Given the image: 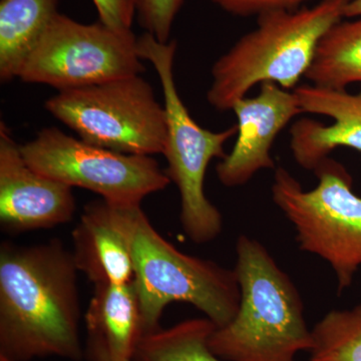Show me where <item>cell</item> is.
Masks as SVG:
<instances>
[{"label": "cell", "instance_id": "6da1fadb", "mask_svg": "<svg viewBox=\"0 0 361 361\" xmlns=\"http://www.w3.org/2000/svg\"><path fill=\"white\" fill-rule=\"evenodd\" d=\"M78 270L59 240L0 247V355L82 361Z\"/></svg>", "mask_w": 361, "mask_h": 361}, {"label": "cell", "instance_id": "7a4b0ae2", "mask_svg": "<svg viewBox=\"0 0 361 361\" xmlns=\"http://www.w3.org/2000/svg\"><path fill=\"white\" fill-rule=\"evenodd\" d=\"M241 290L231 322L217 327L209 345L225 361H296L312 348L300 294L257 240L241 235L234 267Z\"/></svg>", "mask_w": 361, "mask_h": 361}, {"label": "cell", "instance_id": "3957f363", "mask_svg": "<svg viewBox=\"0 0 361 361\" xmlns=\"http://www.w3.org/2000/svg\"><path fill=\"white\" fill-rule=\"evenodd\" d=\"M349 0H322L295 11L258 16L255 30L237 40L215 61L207 101L217 111L232 110L256 85L295 89L305 77L322 37L344 18Z\"/></svg>", "mask_w": 361, "mask_h": 361}, {"label": "cell", "instance_id": "277c9868", "mask_svg": "<svg viewBox=\"0 0 361 361\" xmlns=\"http://www.w3.org/2000/svg\"><path fill=\"white\" fill-rule=\"evenodd\" d=\"M116 206L129 238L142 336L161 329L164 310L172 302L193 305L217 327L231 322L241 299L234 269L178 250L141 205Z\"/></svg>", "mask_w": 361, "mask_h": 361}, {"label": "cell", "instance_id": "5b68a950", "mask_svg": "<svg viewBox=\"0 0 361 361\" xmlns=\"http://www.w3.org/2000/svg\"><path fill=\"white\" fill-rule=\"evenodd\" d=\"M137 54L155 68L167 114V137L161 155L168 161L169 179L180 194V221L188 238L196 244L213 241L223 229L222 214L205 193V178L213 159H224L226 142L237 135V126L221 132L204 129L192 118L175 82L177 42H161L145 32L137 37Z\"/></svg>", "mask_w": 361, "mask_h": 361}, {"label": "cell", "instance_id": "8992f818", "mask_svg": "<svg viewBox=\"0 0 361 361\" xmlns=\"http://www.w3.org/2000/svg\"><path fill=\"white\" fill-rule=\"evenodd\" d=\"M313 172L317 186L306 191L286 169H275L272 200L293 225L299 248L329 263L341 293L361 266V198L339 161L329 157Z\"/></svg>", "mask_w": 361, "mask_h": 361}, {"label": "cell", "instance_id": "52a82bcc", "mask_svg": "<svg viewBox=\"0 0 361 361\" xmlns=\"http://www.w3.org/2000/svg\"><path fill=\"white\" fill-rule=\"evenodd\" d=\"M44 106L89 144L129 155L163 154L167 114L141 75L61 90Z\"/></svg>", "mask_w": 361, "mask_h": 361}, {"label": "cell", "instance_id": "ba28073f", "mask_svg": "<svg viewBox=\"0 0 361 361\" xmlns=\"http://www.w3.org/2000/svg\"><path fill=\"white\" fill-rule=\"evenodd\" d=\"M26 163L42 175L71 188L89 190L116 205H141L142 199L167 188L166 171L151 156L129 155L44 128L20 145Z\"/></svg>", "mask_w": 361, "mask_h": 361}, {"label": "cell", "instance_id": "9c48e42d", "mask_svg": "<svg viewBox=\"0 0 361 361\" xmlns=\"http://www.w3.org/2000/svg\"><path fill=\"white\" fill-rule=\"evenodd\" d=\"M137 42L132 30L118 32L101 21L87 25L59 13L18 78L61 92L141 75Z\"/></svg>", "mask_w": 361, "mask_h": 361}, {"label": "cell", "instance_id": "30bf717a", "mask_svg": "<svg viewBox=\"0 0 361 361\" xmlns=\"http://www.w3.org/2000/svg\"><path fill=\"white\" fill-rule=\"evenodd\" d=\"M73 188L33 170L0 123V224L6 232L47 229L73 220Z\"/></svg>", "mask_w": 361, "mask_h": 361}, {"label": "cell", "instance_id": "8fae6325", "mask_svg": "<svg viewBox=\"0 0 361 361\" xmlns=\"http://www.w3.org/2000/svg\"><path fill=\"white\" fill-rule=\"evenodd\" d=\"M237 118V141L216 167L223 186L241 187L260 171L275 169L271 156L281 130L303 114L295 92L272 82L261 85L257 96L244 97L233 106Z\"/></svg>", "mask_w": 361, "mask_h": 361}, {"label": "cell", "instance_id": "7c38bea8", "mask_svg": "<svg viewBox=\"0 0 361 361\" xmlns=\"http://www.w3.org/2000/svg\"><path fill=\"white\" fill-rule=\"evenodd\" d=\"M303 113L329 116L331 125L302 118L292 125L290 149L300 167L314 171L337 148L361 152V92L301 85L293 90Z\"/></svg>", "mask_w": 361, "mask_h": 361}, {"label": "cell", "instance_id": "4fadbf2b", "mask_svg": "<svg viewBox=\"0 0 361 361\" xmlns=\"http://www.w3.org/2000/svg\"><path fill=\"white\" fill-rule=\"evenodd\" d=\"M73 244L78 272L94 285H123L134 280L129 238L115 204L103 199L87 204L73 229Z\"/></svg>", "mask_w": 361, "mask_h": 361}, {"label": "cell", "instance_id": "5bb4252c", "mask_svg": "<svg viewBox=\"0 0 361 361\" xmlns=\"http://www.w3.org/2000/svg\"><path fill=\"white\" fill-rule=\"evenodd\" d=\"M87 361H132L142 336L134 282L96 284L85 315Z\"/></svg>", "mask_w": 361, "mask_h": 361}, {"label": "cell", "instance_id": "9a60e30c", "mask_svg": "<svg viewBox=\"0 0 361 361\" xmlns=\"http://www.w3.org/2000/svg\"><path fill=\"white\" fill-rule=\"evenodd\" d=\"M59 0H0V80L18 78L26 59L59 13Z\"/></svg>", "mask_w": 361, "mask_h": 361}, {"label": "cell", "instance_id": "2e32d148", "mask_svg": "<svg viewBox=\"0 0 361 361\" xmlns=\"http://www.w3.org/2000/svg\"><path fill=\"white\" fill-rule=\"evenodd\" d=\"M305 78L311 85L334 90L361 82V16L341 20L327 32Z\"/></svg>", "mask_w": 361, "mask_h": 361}, {"label": "cell", "instance_id": "e0dca14e", "mask_svg": "<svg viewBox=\"0 0 361 361\" xmlns=\"http://www.w3.org/2000/svg\"><path fill=\"white\" fill-rule=\"evenodd\" d=\"M209 318H193L145 334L137 342L133 361H225L211 350L215 329Z\"/></svg>", "mask_w": 361, "mask_h": 361}, {"label": "cell", "instance_id": "ac0fdd59", "mask_svg": "<svg viewBox=\"0 0 361 361\" xmlns=\"http://www.w3.org/2000/svg\"><path fill=\"white\" fill-rule=\"evenodd\" d=\"M311 331L310 361H361V302L329 311Z\"/></svg>", "mask_w": 361, "mask_h": 361}, {"label": "cell", "instance_id": "d6986e66", "mask_svg": "<svg viewBox=\"0 0 361 361\" xmlns=\"http://www.w3.org/2000/svg\"><path fill=\"white\" fill-rule=\"evenodd\" d=\"M185 0H135V16L145 32L169 42L176 16Z\"/></svg>", "mask_w": 361, "mask_h": 361}, {"label": "cell", "instance_id": "ffe728a7", "mask_svg": "<svg viewBox=\"0 0 361 361\" xmlns=\"http://www.w3.org/2000/svg\"><path fill=\"white\" fill-rule=\"evenodd\" d=\"M227 13L238 16H261L271 11H295L310 0H210Z\"/></svg>", "mask_w": 361, "mask_h": 361}, {"label": "cell", "instance_id": "44dd1931", "mask_svg": "<svg viewBox=\"0 0 361 361\" xmlns=\"http://www.w3.org/2000/svg\"><path fill=\"white\" fill-rule=\"evenodd\" d=\"M99 21L118 30L130 32L135 16V0H92Z\"/></svg>", "mask_w": 361, "mask_h": 361}, {"label": "cell", "instance_id": "7402d4cb", "mask_svg": "<svg viewBox=\"0 0 361 361\" xmlns=\"http://www.w3.org/2000/svg\"><path fill=\"white\" fill-rule=\"evenodd\" d=\"M361 16V0H349L344 9V18H356Z\"/></svg>", "mask_w": 361, "mask_h": 361}, {"label": "cell", "instance_id": "603a6c76", "mask_svg": "<svg viewBox=\"0 0 361 361\" xmlns=\"http://www.w3.org/2000/svg\"><path fill=\"white\" fill-rule=\"evenodd\" d=\"M133 361V360H132Z\"/></svg>", "mask_w": 361, "mask_h": 361}]
</instances>
